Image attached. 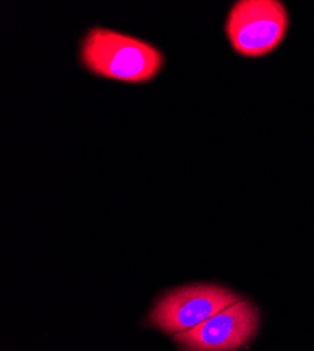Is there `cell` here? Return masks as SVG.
I'll list each match as a JSON object with an SVG mask.
<instances>
[{
	"label": "cell",
	"instance_id": "6da1fadb",
	"mask_svg": "<svg viewBox=\"0 0 314 351\" xmlns=\"http://www.w3.org/2000/svg\"><path fill=\"white\" fill-rule=\"evenodd\" d=\"M82 62L95 75L126 83L151 80L162 66V53L153 45L96 27L82 44Z\"/></svg>",
	"mask_w": 314,
	"mask_h": 351
},
{
	"label": "cell",
	"instance_id": "7a4b0ae2",
	"mask_svg": "<svg viewBox=\"0 0 314 351\" xmlns=\"http://www.w3.org/2000/svg\"><path fill=\"white\" fill-rule=\"evenodd\" d=\"M289 28V13L279 0H240L225 21L233 49L245 58H260L275 51Z\"/></svg>",
	"mask_w": 314,
	"mask_h": 351
},
{
	"label": "cell",
	"instance_id": "3957f363",
	"mask_svg": "<svg viewBox=\"0 0 314 351\" xmlns=\"http://www.w3.org/2000/svg\"><path fill=\"white\" fill-rule=\"evenodd\" d=\"M236 292L218 285H192L168 292L150 313V324L164 333L178 335L238 302Z\"/></svg>",
	"mask_w": 314,
	"mask_h": 351
},
{
	"label": "cell",
	"instance_id": "277c9868",
	"mask_svg": "<svg viewBox=\"0 0 314 351\" xmlns=\"http://www.w3.org/2000/svg\"><path fill=\"white\" fill-rule=\"evenodd\" d=\"M260 312L240 300L196 328L175 335L183 351H234L245 346L258 330Z\"/></svg>",
	"mask_w": 314,
	"mask_h": 351
}]
</instances>
